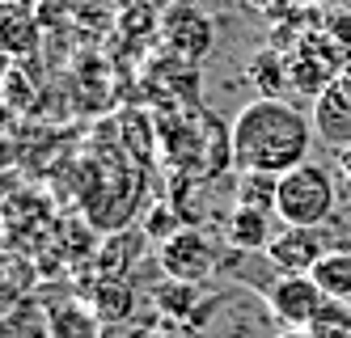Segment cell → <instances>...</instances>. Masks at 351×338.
I'll use <instances>...</instances> for the list:
<instances>
[{
  "instance_id": "6da1fadb",
  "label": "cell",
  "mask_w": 351,
  "mask_h": 338,
  "mask_svg": "<svg viewBox=\"0 0 351 338\" xmlns=\"http://www.w3.org/2000/svg\"><path fill=\"white\" fill-rule=\"evenodd\" d=\"M313 119H305L284 97H254L233 119L229 148L241 173H271L280 178L309 161L313 148Z\"/></svg>"
},
{
  "instance_id": "7a4b0ae2",
  "label": "cell",
  "mask_w": 351,
  "mask_h": 338,
  "mask_svg": "<svg viewBox=\"0 0 351 338\" xmlns=\"http://www.w3.org/2000/svg\"><path fill=\"white\" fill-rule=\"evenodd\" d=\"M335 173L305 161L288 173H280V186H275V216H280L288 228H322L326 216L335 212Z\"/></svg>"
},
{
  "instance_id": "3957f363",
  "label": "cell",
  "mask_w": 351,
  "mask_h": 338,
  "mask_svg": "<svg viewBox=\"0 0 351 338\" xmlns=\"http://www.w3.org/2000/svg\"><path fill=\"white\" fill-rule=\"evenodd\" d=\"M157 263H161V271H165V279H178V283H204L208 275H216V267H220V250H216V241L208 237L204 228H182V232H173L169 241H161V250H157Z\"/></svg>"
},
{
  "instance_id": "277c9868",
  "label": "cell",
  "mask_w": 351,
  "mask_h": 338,
  "mask_svg": "<svg viewBox=\"0 0 351 338\" xmlns=\"http://www.w3.org/2000/svg\"><path fill=\"white\" fill-rule=\"evenodd\" d=\"M161 43H165V51L178 64H199L212 51V43H216V30H212V21L204 17V9H195V5H169L165 13H161Z\"/></svg>"
},
{
  "instance_id": "5b68a950",
  "label": "cell",
  "mask_w": 351,
  "mask_h": 338,
  "mask_svg": "<svg viewBox=\"0 0 351 338\" xmlns=\"http://www.w3.org/2000/svg\"><path fill=\"white\" fill-rule=\"evenodd\" d=\"M267 304H271V313L284 322V330H309L317 309L326 304V296L313 283V275H280L267 288Z\"/></svg>"
},
{
  "instance_id": "8992f818",
  "label": "cell",
  "mask_w": 351,
  "mask_h": 338,
  "mask_svg": "<svg viewBox=\"0 0 351 338\" xmlns=\"http://www.w3.org/2000/svg\"><path fill=\"white\" fill-rule=\"evenodd\" d=\"M326 254L330 250H326L322 228H288L284 224L267 245V263L275 271H284V275H309Z\"/></svg>"
},
{
  "instance_id": "52a82bcc",
  "label": "cell",
  "mask_w": 351,
  "mask_h": 338,
  "mask_svg": "<svg viewBox=\"0 0 351 338\" xmlns=\"http://www.w3.org/2000/svg\"><path fill=\"white\" fill-rule=\"evenodd\" d=\"M309 119H313V136L326 148H339V152L351 148V97L339 85H330L326 93L313 97V114Z\"/></svg>"
},
{
  "instance_id": "ba28073f",
  "label": "cell",
  "mask_w": 351,
  "mask_h": 338,
  "mask_svg": "<svg viewBox=\"0 0 351 338\" xmlns=\"http://www.w3.org/2000/svg\"><path fill=\"white\" fill-rule=\"evenodd\" d=\"M47 330H51V338H102L106 322L97 313V304H85L77 296H60L47 304Z\"/></svg>"
},
{
  "instance_id": "9c48e42d",
  "label": "cell",
  "mask_w": 351,
  "mask_h": 338,
  "mask_svg": "<svg viewBox=\"0 0 351 338\" xmlns=\"http://www.w3.org/2000/svg\"><path fill=\"white\" fill-rule=\"evenodd\" d=\"M224 232H229V245L233 250H245V254H267V245H271V216L267 212H258V207H233L229 212V220H224Z\"/></svg>"
},
{
  "instance_id": "30bf717a",
  "label": "cell",
  "mask_w": 351,
  "mask_h": 338,
  "mask_svg": "<svg viewBox=\"0 0 351 338\" xmlns=\"http://www.w3.org/2000/svg\"><path fill=\"white\" fill-rule=\"evenodd\" d=\"M309 275H313V283L322 288L326 300H343V304H351V250H330Z\"/></svg>"
},
{
  "instance_id": "8fae6325",
  "label": "cell",
  "mask_w": 351,
  "mask_h": 338,
  "mask_svg": "<svg viewBox=\"0 0 351 338\" xmlns=\"http://www.w3.org/2000/svg\"><path fill=\"white\" fill-rule=\"evenodd\" d=\"M250 76L258 85V97H284V85H288V60L275 56V51H263L250 64Z\"/></svg>"
},
{
  "instance_id": "7c38bea8",
  "label": "cell",
  "mask_w": 351,
  "mask_h": 338,
  "mask_svg": "<svg viewBox=\"0 0 351 338\" xmlns=\"http://www.w3.org/2000/svg\"><path fill=\"white\" fill-rule=\"evenodd\" d=\"M195 283H178V279H161L157 288H153V300H157V309L161 313H169V317H195Z\"/></svg>"
},
{
  "instance_id": "4fadbf2b",
  "label": "cell",
  "mask_w": 351,
  "mask_h": 338,
  "mask_svg": "<svg viewBox=\"0 0 351 338\" xmlns=\"http://www.w3.org/2000/svg\"><path fill=\"white\" fill-rule=\"evenodd\" d=\"M275 186H280V178H271V173H241L237 203L241 207H258V212L275 216Z\"/></svg>"
},
{
  "instance_id": "5bb4252c",
  "label": "cell",
  "mask_w": 351,
  "mask_h": 338,
  "mask_svg": "<svg viewBox=\"0 0 351 338\" xmlns=\"http://www.w3.org/2000/svg\"><path fill=\"white\" fill-rule=\"evenodd\" d=\"M309 330H313L317 338H351V304L326 300V304L317 309V317H313Z\"/></svg>"
},
{
  "instance_id": "9a60e30c",
  "label": "cell",
  "mask_w": 351,
  "mask_h": 338,
  "mask_svg": "<svg viewBox=\"0 0 351 338\" xmlns=\"http://www.w3.org/2000/svg\"><path fill=\"white\" fill-rule=\"evenodd\" d=\"M182 228H186V220L173 203H157L153 212H148V237L153 241H169L173 232H182Z\"/></svg>"
},
{
  "instance_id": "2e32d148",
  "label": "cell",
  "mask_w": 351,
  "mask_h": 338,
  "mask_svg": "<svg viewBox=\"0 0 351 338\" xmlns=\"http://www.w3.org/2000/svg\"><path fill=\"white\" fill-rule=\"evenodd\" d=\"M132 288H102L97 292V313H102V322L106 326H114V322H123V317H132Z\"/></svg>"
},
{
  "instance_id": "e0dca14e",
  "label": "cell",
  "mask_w": 351,
  "mask_h": 338,
  "mask_svg": "<svg viewBox=\"0 0 351 338\" xmlns=\"http://www.w3.org/2000/svg\"><path fill=\"white\" fill-rule=\"evenodd\" d=\"M326 34H330V43L343 51V60L351 64V13H339L330 25H326Z\"/></svg>"
},
{
  "instance_id": "ac0fdd59",
  "label": "cell",
  "mask_w": 351,
  "mask_h": 338,
  "mask_svg": "<svg viewBox=\"0 0 351 338\" xmlns=\"http://www.w3.org/2000/svg\"><path fill=\"white\" fill-rule=\"evenodd\" d=\"M128 338H182L173 330H157V326H140V330H128Z\"/></svg>"
},
{
  "instance_id": "d6986e66",
  "label": "cell",
  "mask_w": 351,
  "mask_h": 338,
  "mask_svg": "<svg viewBox=\"0 0 351 338\" xmlns=\"http://www.w3.org/2000/svg\"><path fill=\"white\" fill-rule=\"evenodd\" d=\"M335 85H339V89L351 97V64H343V72H339V81H335Z\"/></svg>"
},
{
  "instance_id": "ffe728a7",
  "label": "cell",
  "mask_w": 351,
  "mask_h": 338,
  "mask_svg": "<svg viewBox=\"0 0 351 338\" xmlns=\"http://www.w3.org/2000/svg\"><path fill=\"white\" fill-rule=\"evenodd\" d=\"M275 338H317V334H313V330H280Z\"/></svg>"
},
{
  "instance_id": "44dd1931",
  "label": "cell",
  "mask_w": 351,
  "mask_h": 338,
  "mask_svg": "<svg viewBox=\"0 0 351 338\" xmlns=\"http://www.w3.org/2000/svg\"><path fill=\"white\" fill-rule=\"evenodd\" d=\"M339 169H343V182H347V186H351V148L343 152V165H339Z\"/></svg>"
},
{
  "instance_id": "7402d4cb",
  "label": "cell",
  "mask_w": 351,
  "mask_h": 338,
  "mask_svg": "<svg viewBox=\"0 0 351 338\" xmlns=\"http://www.w3.org/2000/svg\"><path fill=\"white\" fill-rule=\"evenodd\" d=\"M5 81H9V76H5V72H0V97H5Z\"/></svg>"
},
{
  "instance_id": "603a6c76",
  "label": "cell",
  "mask_w": 351,
  "mask_h": 338,
  "mask_svg": "<svg viewBox=\"0 0 351 338\" xmlns=\"http://www.w3.org/2000/svg\"><path fill=\"white\" fill-rule=\"evenodd\" d=\"M305 5H309V0H305Z\"/></svg>"
}]
</instances>
